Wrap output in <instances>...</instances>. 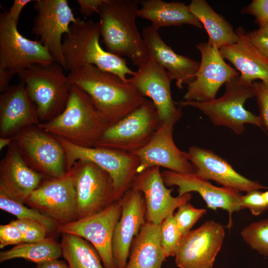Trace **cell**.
<instances>
[{
    "instance_id": "4fadbf2b",
    "label": "cell",
    "mask_w": 268,
    "mask_h": 268,
    "mask_svg": "<svg viewBox=\"0 0 268 268\" xmlns=\"http://www.w3.org/2000/svg\"><path fill=\"white\" fill-rule=\"evenodd\" d=\"M34 8L37 11L31 33L46 47L55 62L64 68L62 36L69 32L75 22L74 17L67 0H36Z\"/></svg>"
},
{
    "instance_id": "836d02e7",
    "label": "cell",
    "mask_w": 268,
    "mask_h": 268,
    "mask_svg": "<svg viewBox=\"0 0 268 268\" xmlns=\"http://www.w3.org/2000/svg\"><path fill=\"white\" fill-rule=\"evenodd\" d=\"M183 237L176 224L174 213L170 214L160 224V245L166 258L175 256Z\"/></svg>"
},
{
    "instance_id": "e575fe53",
    "label": "cell",
    "mask_w": 268,
    "mask_h": 268,
    "mask_svg": "<svg viewBox=\"0 0 268 268\" xmlns=\"http://www.w3.org/2000/svg\"><path fill=\"white\" fill-rule=\"evenodd\" d=\"M206 212L204 208H198L189 201L179 206L174 217L177 226L183 236L191 231L194 225Z\"/></svg>"
},
{
    "instance_id": "b9f144b4",
    "label": "cell",
    "mask_w": 268,
    "mask_h": 268,
    "mask_svg": "<svg viewBox=\"0 0 268 268\" xmlns=\"http://www.w3.org/2000/svg\"><path fill=\"white\" fill-rule=\"evenodd\" d=\"M252 43L268 59V38L259 34L256 30L247 33Z\"/></svg>"
},
{
    "instance_id": "ab89813d",
    "label": "cell",
    "mask_w": 268,
    "mask_h": 268,
    "mask_svg": "<svg viewBox=\"0 0 268 268\" xmlns=\"http://www.w3.org/2000/svg\"><path fill=\"white\" fill-rule=\"evenodd\" d=\"M243 10L254 16L255 21H268V0H253Z\"/></svg>"
},
{
    "instance_id": "8d00e7d4",
    "label": "cell",
    "mask_w": 268,
    "mask_h": 268,
    "mask_svg": "<svg viewBox=\"0 0 268 268\" xmlns=\"http://www.w3.org/2000/svg\"><path fill=\"white\" fill-rule=\"evenodd\" d=\"M241 209H248L252 214L259 215L268 209V204L265 201L263 192L254 190L242 195L240 200Z\"/></svg>"
},
{
    "instance_id": "60d3db41",
    "label": "cell",
    "mask_w": 268,
    "mask_h": 268,
    "mask_svg": "<svg viewBox=\"0 0 268 268\" xmlns=\"http://www.w3.org/2000/svg\"><path fill=\"white\" fill-rule=\"evenodd\" d=\"M104 0H77L80 13L89 16L95 13H99Z\"/></svg>"
},
{
    "instance_id": "74e56055",
    "label": "cell",
    "mask_w": 268,
    "mask_h": 268,
    "mask_svg": "<svg viewBox=\"0 0 268 268\" xmlns=\"http://www.w3.org/2000/svg\"><path fill=\"white\" fill-rule=\"evenodd\" d=\"M253 87L259 109V117L263 129L268 132V81H254Z\"/></svg>"
},
{
    "instance_id": "d6986e66",
    "label": "cell",
    "mask_w": 268,
    "mask_h": 268,
    "mask_svg": "<svg viewBox=\"0 0 268 268\" xmlns=\"http://www.w3.org/2000/svg\"><path fill=\"white\" fill-rule=\"evenodd\" d=\"M132 189L142 194L146 205V222L155 224H161L174 213V210L189 201L192 198L190 193L172 196L173 189L167 188L158 166L149 168L137 174Z\"/></svg>"
},
{
    "instance_id": "83f0119b",
    "label": "cell",
    "mask_w": 268,
    "mask_h": 268,
    "mask_svg": "<svg viewBox=\"0 0 268 268\" xmlns=\"http://www.w3.org/2000/svg\"><path fill=\"white\" fill-rule=\"evenodd\" d=\"M160 224L146 222L134 239L125 268H162L166 257L160 242Z\"/></svg>"
},
{
    "instance_id": "f6af8a7d",
    "label": "cell",
    "mask_w": 268,
    "mask_h": 268,
    "mask_svg": "<svg viewBox=\"0 0 268 268\" xmlns=\"http://www.w3.org/2000/svg\"><path fill=\"white\" fill-rule=\"evenodd\" d=\"M36 265L35 268H69L67 263L58 259L50 260Z\"/></svg>"
},
{
    "instance_id": "3957f363",
    "label": "cell",
    "mask_w": 268,
    "mask_h": 268,
    "mask_svg": "<svg viewBox=\"0 0 268 268\" xmlns=\"http://www.w3.org/2000/svg\"><path fill=\"white\" fill-rule=\"evenodd\" d=\"M100 36L99 21L77 18L63 40L64 69L70 72L83 66L92 65L128 82V76H134L135 71L128 67L125 59L102 49Z\"/></svg>"
},
{
    "instance_id": "5bb4252c",
    "label": "cell",
    "mask_w": 268,
    "mask_h": 268,
    "mask_svg": "<svg viewBox=\"0 0 268 268\" xmlns=\"http://www.w3.org/2000/svg\"><path fill=\"white\" fill-rule=\"evenodd\" d=\"M128 82L153 102L161 123L175 124L182 117L180 106L172 98V80L166 70L150 56L137 67Z\"/></svg>"
},
{
    "instance_id": "52a82bcc",
    "label": "cell",
    "mask_w": 268,
    "mask_h": 268,
    "mask_svg": "<svg viewBox=\"0 0 268 268\" xmlns=\"http://www.w3.org/2000/svg\"><path fill=\"white\" fill-rule=\"evenodd\" d=\"M161 122L151 100L107 127L94 147L134 154L151 140Z\"/></svg>"
},
{
    "instance_id": "ee69618b",
    "label": "cell",
    "mask_w": 268,
    "mask_h": 268,
    "mask_svg": "<svg viewBox=\"0 0 268 268\" xmlns=\"http://www.w3.org/2000/svg\"><path fill=\"white\" fill-rule=\"evenodd\" d=\"M14 75L9 70L0 68V91L3 92L10 86L9 82Z\"/></svg>"
},
{
    "instance_id": "8fae6325",
    "label": "cell",
    "mask_w": 268,
    "mask_h": 268,
    "mask_svg": "<svg viewBox=\"0 0 268 268\" xmlns=\"http://www.w3.org/2000/svg\"><path fill=\"white\" fill-rule=\"evenodd\" d=\"M53 62L46 47L20 33L7 10L0 13V68L15 75L34 65Z\"/></svg>"
},
{
    "instance_id": "7a4b0ae2",
    "label": "cell",
    "mask_w": 268,
    "mask_h": 268,
    "mask_svg": "<svg viewBox=\"0 0 268 268\" xmlns=\"http://www.w3.org/2000/svg\"><path fill=\"white\" fill-rule=\"evenodd\" d=\"M137 0H104L98 14L101 37L106 50L128 58L138 67L148 58L144 41L136 25Z\"/></svg>"
},
{
    "instance_id": "ac0fdd59",
    "label": "cell",
    "mask_w": 268,
    "mask_h": 268,
    "mask_svg": "<svg viewBox=\"0 0 268 268\" xmlns=\"http://www.w3.org/2000/svg\"><path fill=\"white\" fill-rule=\"evenodd\" d=\"M161 175L166 186L178 187V196L197 192L203 199L208 208L213 210L221 208L227 211V227H231L233 213L241 210L240 200L242 195L240 192L227 187L215 186L209 180L195 172L182 173L166 170L161 172Z\"/></svg>"
},
{
    "instance_id": "9a60e30c",
    "label": "cell",
    "mask_w": 268,
    "mask_h": 268,
    "mask_svg": "<svg viewBox=\"0 0 268 268\" xmlns=\"http://www.w3.org/2000/svg\"><path fill=\"white\" fill-rule=\"evenodd\" d=\"M26 203L60 224L77 220L76 194L71 172L61 177L45 178Z\"/></svg>"
},
{
    "instance_id": "603a6c76",
    "label": "cell",
    "mask_w": 268,
    "mask_h": 268,
    "mask_svg": "<svg viewBox=\"0 0 268 268\" xmlns=\"http://www.w3.org/2000/svg\"><path fill=\"white\" fill-rule=\"evenodd\" d=\"M45 178L25 162L13 142L0 162V194L26 203L31 193Z\"/></svg>"
},
{
    "instance_id": "bcb514c9",
    "label": "cell",
    "mask_w": 268,
    "mask_h": 268,
    "mask_svg": "<svg viewBox=\"0 0 268 268\" xmlns=\"http://www.w3.org/2000/svg\"><path fill=\"white\" fill-rule=\"evenodd\" d=\"M258 24L259 28L255 30L260 35L268 38V21H256Z\"/></svg>"
},
{
    "instance_id": "4dcf8cb0",
    "label": "cell",
    "mask_w": 268,
    "mask_h": 268,
    "mask_svg": "<svg viewBox=\"0 0 268 268\" xmlns=\"http://www.w3.org/2000/svg\"><path fill=\"white\" fill-rule=\"evenodd\" d=\"M62 256L60 243L54 238L46 237L41 240L23 243L12 248L0 252V262L14 259H23L36 264Z\"/></svg>"
},
{
    "instance_id": "8992f818",
    "label": "cell",
    "mask_w": 268,
    "mask_h": 268,
    "mask_svg": "<svg viewBox=\"0 0 268 268\" xmlns=\"http://www.w3.org/2000/svg\"><path fill=\"white\" fill-rule=\"evenodd\" d=\"M253 83L237 76L225 84L224 93L220 98L206 102L180 101L179 106L195 108L214 125L227 127L237 135L244 132L245 124L263 129L259 116L244 107L246 101L254 97Z\"/></svg>"
},
{
    "instance_id": "c3c4849f",
    "label": "cell",
    "mask_w": 268,
    "mask_h": 268,
    "mask_svg": "<svg viewBox=\"0 0 268 268\" xmlns=\"http://www.w3.org/2000/svg\"><path fill=\"white\" fill-rule=\"evenodd\" d=\"M263 195L264 198L266 201L267 203L268 204V190L264 192H263Z\"/></svg>"
},
{
    "instance_id": "7c38bea8",
    "label": "cell",
    "mask_w": 268,
    "mask_h": 268,
    "mask_svg": "<svg viewBox=\"0 0 268 268\" xmlns=\"http://www.w3.org/2000/svg\"><path fill=\"white\" fill-rule=\"evenodd\" d=\"M120 200L104 210L66 224H60L58 231L79 236L89 242L97 251L105 268H117L112 253L115 227L122 214Z\"/></svg>"
},
{
    "instance_id": "277c9868",
    "label": "cell",
    "mask_w": 268,
    "mask_h": 268,
    "mask_svg": "<svg viewBox=\"0 0 268 268\" xmlns=\"http://www.w3.org/2000/svg\"><path fill=\"white\" fill-rule=\"evenodd\" d=\"M37 126L56 136L85 147H94L107 127L89 96L73 84L64 111Z\"/></svg>"
},
{
    "instance_id": "d4e9b609",
    "label": "cell",
    "mask_w": 268,
    "mask_h": 268,
    "mask_svg": "<svg viewBox=\"0 0 268 268\" xmlns=\"http://www.w3.org/2000/svg\"><path fill=\"white\" fill-rule=\"evenodd\" d=\"M141 35L148 56L166 70L172 80H175L178 88L182 89L195 79L200 62L176 53L151 25L144 27Z\"/></svg>"
},
{
    "instance_id": "5b68a950",
    "label": "cell",
    "mask_w": 268,
    "mask_h": 268,
    "mask_svg": "<svg viewBox=\"0 0 268 268\" xmlns=\"http://www.w3.org/2000/svg\"><path fill=\"white\" fill-rule=\"evenodd\" d=\"M64 69L56 62L35 64L18 74L41 122L53 119L66 108L72 84Z\"/></svg>"
},
{
    "instance_id": "f546056e",
    "label": "cell",
    "mask_w": 268,
    "mask_h": 268,
    "mask_svg": "<svg viewBox=\"0 0 268 268\" xmlns=\"http://www.w3.org/2000/svg\"><path fill=\"white\" fill-rule=\"evenodd\" d=\"M60 244L62 256L69 268H105L96 250L83 238L62 234Z\"/></svg>"
},
{
    "instance_id": "f35d334b",
    "label": "cell",
    "mask_w": 268,
    "mask_h": 268,
    "mask_svg": "<svg viewBox=\"0 0 268 268\" xmlns=\"http://www.w3.org/2000/svg\"><path fill=\"white\" fill-rule=\"evenodd\" d=\"M23 243V236L20 230L14 224L8 223L0 225V248Z\"/></svg>"
},
{
    "instance_id": "2e32d148",
    "label": "cell",
    "mask_w": 268,
    "mask_h": 268,
    "mask_svg": "<svg viewBox=\"0 0 268 268\" xmlns=\"http://www.w3.org/2000/svg\"><path fill=\"white\" fill-rule=\"evenodd\" d=\"M201 60L195 79L188 85L183 99L206 102L216 98L220 87L240 73L227 64L219 48L208 41L196 45Z\"/></svg>"
},
{
    "instance_id": "44dd1931",
    "label": "cell",
    "mask_w": 268,
    "mask_h": 268,
    "mask_svg": "<svg viewBox=\"0 0 268 268\" xmlns=\"http://www.w3.org/2000/svg\"><path fill=\"white\" fill-rule=\"evenodd\" d=\"M120 200L122 211L114 231L112 253L117 268H125L133 241L146 222V205L142 194L132 188Z\"/></svg>"
},
{
    "instance_id": "1f68e13d",
    "label": "cell",
    "mask_w": 268,
    "mask_h": 268,
    "mask_svg": "<svg viewBox=\"0 0 268 268\" xmlns=\"http://www.w3.org/2000/svg\"><path fill=\"white\" fill-rule=\"evenodd\" d=\"M0 208L15 215L17 219H28L44 225L49 232L57 230L60 225L57 221L43 214L33 208H29L23 203L0 194Z\"/></svg>"
},
{
    "instance_id": "7bdbcfd3",
    "label": "cell",
    "mask_w": 268,
    "mask_h": 268,
    "mask_svg": "<svg viewBox=\"0 0 268 268\" xmlns=\"http://www.w3.org/2000/svg\"><path fill=\"white\" fill-rule=\"evenodd\" d=\"M32 0H14L13 4L8 10L11 18L17 24L21 12L23 8Z\"/></svg>"
},
{
    "instance_id": "9c48e42d",
    "label": "cell",
    "mask_w": 268,
    "mask_h": 268,
    "mask_svg": "<svg viewBox=\"0 0 268 268\" xmlns=\"http://www.w3.org/2000/svg\"><path fill=\"white\" fill-rule=\"evenodd\" d=\"M14 137L20 156L32 169L49 178L67 174L66 152L56 136L33 125L23 129Z\"/></svg>"
},
{
    "instance_id": "484cf974",
    "label": "cell",
    "mask_w": 268,
    "mask_h": 268,
    "mask_svg": "<svg viewBox=\"0 0 268 268\" xmlns=\"http://www.w3.org/2000/svg\"><path fill=\"white\" fill-rule=\"evenodd\" d=\"M238 40L219 48L224 59L229 61L240 72L243 80L253 83L256 79L268 81V59L252 43L245 30H236Z\"/></svg>"
},
{
    "instance_id": "7dc6e473",
    "label": "cell",
    "mask_w": 268,
    "mask_h": 268,
    "mask_svg": "<svg viewBox=\"0 0 268 268\" xmlns=\"http://www.w3.org/2000/svg\"><path fill=\"white\" fill-rule=\"evenodd\" d=\"M14 136L0 137V150H1L6 146H9L14 141Z\"/></svg>"
},
{
    "instance_id": "f1b7e54d",
    "label": "cell",
    "mask_w": 268,
    "mask_h": 268,
    "mask_svg": "<svg viewBox=\"0 0 268 268\" xmlns=\"http://www.w3.org/2000/svg\"><path fill=\"white\" fill-rule=\"evenodd\" d=\"M190 11L200 21L208 35V42L218 48L236 42L238 35L231 25L204 0H192Z\"/></svg>"
},
{
    "instance_id": "4316f807",
    "label": "cell",
    "mask_w": 268,
    "mask_h": 268,
    "mask_svg": "<svg viewBox=\"0 0 268 268\" xmlns=\"http://www.w3.org/2000/svg\"><path fill=\"white\" fill-rule=\"evenodd\" d=\"M137 16L151 21V25L159 30L162 27L188 24L201 28L202 24L190 11L188 5L179 1L143 0Z\"/></svg>"
},
{
    "instance_id": "30bf717a",
    "label": "cell",
    "mask_w": 268,
    "mask_h": 268,
    "mask_svg": "<svg viewBox=\"0 0 268 268\" xmlns=\"http://www.w3.org/2000/svg\"><path fill=\"white\" fill-rule=\"evenodd\" d=\"M69 171L76 194L77 219L97 213L115 201L112 179L100 166L78 160Z\"/></svg>"
},
{
    "instance_id": "7402d4cb",
    "label": "cell",
    "mask_w": 268,
    "mask_h": 268,
    "mask_svg": "<svg viewBox=\"0 0 268 268\" xmlns=\"http://www.w3.org/2000/svg\"><path fill=\"white\" fill-rule=\"evenodd\" d=\"M187 152L194 172L205 179L240 193L268 189L259 182L240 174L227 161L212 150L193 145Z\"/></svg>"
},
{
    "instance_id": "ffe728a7",
    "label": "cell",
    "mask_w": 268,
    "mask_h": 268,
    "mask_svg": "<svg viewBox=\"0 0 268 268\" xmlns=\"http://www.w3.org/2000/svg\"><path fill=\"white\" fill-rule=\"evenodd\" d=\"M174 126L173 124L161 123L150 141L134 154L139 161L137 174L154 166L178 173L194 172L188 152L181 150L174 141Z\"/></svg>"
},
{
    "instance_id": "ba28073f",
    "label": "cell",
    "mask_w": 268,
    "mask_h": 268,
    "mask_svg": "<svg viewBox=\"0 0 268 268\" xmlns=\"http://www.w3.org/2000/svg\"><path fill=\"white\" fill-rule=\"evenodd\" d=\"M56 137L65 149L67 171L78 160L90 161L100 166L112 179L115 201L132 188L139 164L136 155L106 148L79 146Z\"/></svg>"
},
{
    "instance_id": "d590c367",
    "label": "cell",
    "mask_w": 268,
    "mask_h": 268,
    "mask_svg": "<svg viewBox=\"0 0 268 268\" xmlns=\"http://www.w3.org/2000/svg\"><path fill=\"white\" fill-rule=\"evenodd\" d=\"M21 231L23 243H31L41 240L47 237L49 231L41 223L28 219H17L10 221Z\"/></svg>"
},
{
    "instance_id": "cb8c5ba5",
    "label": "cell",
    "mask_w": 268,
    "mask_h": 268,
    "mask_svg": "<svg viewBox=\"0 0 268 268\" xmlns=\"http://www.w3.org/2000/svg\"><path fill=\"white\" fill-rule=\"evenodd\" d=\"M41 123L23 82L10 86L0 95V137L14 136L23 129Z\"/></svg>"
},
{
    "instance_id": "e0dca14e",
    "label": "cell",
    "mask_w": 268,
    "mask_h": 268,
    "mask_svg": "<svg viewBox=\"0 0 268 268\" xmlns=\"http://www.w3.org/2000/svg\"><path fill=\"white\" fill-rule=\"evenodd\" d=\"M225 237L223 225L208 220L183 238L175 255L179 268H212Z\"/></svg>"
},
{
    "instance_id": "6da1fadb",
    "label": "cell",
    "mask_w": 268,
    "mask_h": 268,
    "mask_svg": "<svg viewBox=\"0 0 268 268\" xmlns=\"http://www.w3.org/2000/svg\"><path fill=\"white\" fill-rule=\"evenodd\" d=\"M67 76L72 84L89 96L107 127L123 119L147 100L128 81L92 65L83 66L69 72Z\"/></svg>"
},
{
    "instance_id": "d6a6232c",
    "label": "cell",
    "mask_w": 268,
    "mask_h": 268,
    "mask_svg": "<svg viewBox=\"0 0 268 268\" xmlns=\"http://www.w3.org/2000/svg\"><path fill=\"white\" fill-rule=\"evenodd\" d=\"M240 234L252 249L268 257V217L246 226Z\"/></svg>"
}]
</instances>
